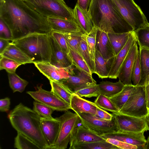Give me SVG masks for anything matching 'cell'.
<instances>
[{
  "label": "cell",
  "mask_w": 149,
  "mask_h": 149,
  "mask_svg": "<svg viewBox=\"0 0 149 149\" xmlns=\"http://www.w3.org/2000/svg\"><path fill=\"white\" fill-rule=\"evenodd\" d=\"M46 19L52 30L63 33H84L74 20L54 17Z\"/></svg>",
  "instance_id": "obj_18"
},
{
  "label": "cell",
  "mask_w": 149,
  "mask_h": 149,
  "mask_svg": "<svg viewBox=\"0 0 149 149\" xmlns=\"http://www.w3.org/2000/svg\"><path fill=\"white\" fill-rule=\"evenodd\" d=\"M141 69L139 53L135 62L131 74V79L134 86H139L141 79Z\"/></svg>",
  "instance_id": "obj_44"
},
{
  "label": "cell",
  "mask_w": 149,
  "mask_h": 149,
  "mask_svg": "<svg viewBox=\"0 0 149 149\" xmlns=\"http://www.w3.org/2000/svg\"><path fill=\"white\" fill-rule=\"evenodd\" d=\"M3 0H0V1H3Z\"/></svg>",
  "instance_id": "obj_54"
},
{
  "label": "cell",
  "mask_w": 149,
  "mask_h": 149,
  "mask_svg": "<svg viewBox=\"0 0 149 149\" xmlns=\"http://www.w3.org/2000/svg\"><path fill=\"white\" fill-rule=\"evenodd\" d=\"M77 113L82 125L99 135L118 131L113 117L111 120H107L98 118L88 113Z\"/></svg>",
  "instance_id": "obj_10"
},
{
  "label": "cell",
  "mask_w": 149,
  "mask_h": 149,
  "mask_svg": "<svg viewBox=\"0 0 149 149\" xmlns=\"http://www.w3.org/2000/svg\"><path fill=\"white\" fill-rule=\"evenodd\" d=\"M118 112L139 118L145 117L149 113L145 85L134 86L127 101Z\"/></svg>",
  "instance_id": "obj_6"
},
{
  "label": "cell",
  "mask_w": 149,
  "mask_h": 149,
  "mask_svg": "<svg viewBox=\"0 0 149 149\" xmlns=\"http://www.w3.org/2000/svg\"><path fill=\"white\" fill-rule=\"evenodd\" d=\"M97 28L94 27L88 34L86 35V40L90 58L95 66V59L96 51V36Z\"/></svg>",
  "instance_id": "obj_38"
},
{
  "label": "cell",
  "mask_w": 149,
  "mask_h": 149,
  "mask_svg": "<svg viewBox=\"0 0 149 149\" xmlns=\"http://www.w3.org/2000/svg\"><path fill=\"white\" fill-rule=\"evenodd\" d=\"M88 11L94 26L107 33L134 31L111 0H91Z\"/></svg>",
  "instance_id": "obj_2"
},
{
  "label": "cell",
  "mask_w": 149,
  "mask_h": 149,
  "mask_svg": "<svg viewBox=\"0 0 149 149\" xmlns=\"http://www.w3.org/2000/svg\"><path fill=\"white\" fill-rule=\"evenodd\" d=\"M8 117L17 132L30 139L40 149H49L42 131L40 117L33 109L20 103L10 112Z\"/></svg>",
  "instance_id": "obj_3"
},
{
  "label": "cell",
  "mask_w": 149,
  "mask_h": 149,
  "mask_svg": "<svg viewBox=\"0 0 149 149\" xmlns=\"http://www.w3.org/2000/svg\"><path fill=\"white\" fill-rule=\"evenodd\" d=\"M69 49L68 55L73 65L92 76V73L89 68L82 56L72 49L69 47Z\"/></svg>",
  "instance_id": "obj_37"
},
{
  "label": "cell",
  "mask_w": 149,
  "mask_h": 149,
  "mask_svg": "<svg viewBox=\"0 0 149 149\" xmlns=\"http://www.w3.org/2000/svg\"><path fill=\"white\" fill-rule=\"evenodd\" d=\"M96 107V112L94 116L95 117L100 119L107 120H111L113 118L112 113H109L97 105Z\"/></svg>",
  "instance_id": "obj_47"
},
{
  "label": "cell",
  "mask_w": 149,
  "mask_h": 149,
  "mask_svg": "<svg viewBox=\"0 0 149 149\" xmlns=\"http://www.w3.org/2000/svg\"><path fill=\"white\" fill-rule=\"evenodd\" d=\"M97 29L96 49L99 52L104 59L112 60L115 55L108 33Z\"/></svg>",
  "instance_id": "obj_21"
},
{
  "label": "cell",
  "mask_w": 149,
  "mask_h": 149,
  "mask_svg": "<svg viewBox=\"0 0 149 149\" xmlns=\"http://www.w3.org/2000/svg\"><path fill=\"white\" fill-rule=\"evenodd\" d=\"M51 91L62 99L70 104L72 94L73 93L59 81L49 80Z\"/></svg>",
  "instance_id": "obj_28"
},
{
  "label": "cell",
  "mask_w": 149,
  "mask_h": 149,
  "mask_svg": "<svg viewBox=\"0 0 149 149\" xmlns=\"http://www.w3.org/2000/svg\"><path fill=\"white\" fill-rule=\"evenodd\" d=\"M112 114L118 132H140L147 131L146 117L139 118L118 112Z\"/></svg>",
  "instance_id": "obj_11"
},
{
  "label": "cell",
  "mask_w": 149,
  "mask_h": 149,
  "mask_svg": "<svg viewBox=\"0 0 149 149\" xmlns=\"http://www.w3.org/2000/svg\"><path fill=\"white\" fill-rule=\"evenodd\" d=\"M143 149H149V136H148L147 139L146 140V143Z\"/></svg>",
  "instance_id": "obj_53"
},
{
  "label": "cell",
  "mask_w": 149,
  "mask_h": 149,
  "mask_svg": "<svg viewBox=\"0 0 149 149\" xmlns=\"http://www.w3.org/2000/svg\"><path fill=\"white\" fill-rule=\"evenodd\" d=\"M139 53L137 42L132 47L119 69L118 78L125 85H131V74L135 62Z\"/></svg>",
  "instance_id": "obj_14"
},
{
  "label": "cell",
  "mask_w": 149,
  "mask_h": 149,
  "mask_svg": "<svg viewBox=\"0 0 149 149\" xmlns=\"http://www.w3.org/2000/svg\"><path fill=\"white\" fill-rule=\"evenodd\" d=\"M49 37L52 52L50 63L64 69L68 73H71L74 65L69 55L61 48L50 33Z\"/></svg>",
  "instance_id": "obj_13"
},
{
  "label": "cell",
  "mask_w": 149,
  "mask_h": 149,
  "mask_svg": "<svg viewBox=\"0 0 149 149\" xmlns=\"http://www.w3.org/2000/svg\"><path fill=\"white\" fill-rule=\"evenodd\" d=\"M22 65L33 63L31 60L21 49L11 42L2 54Z\"/></svg>",
  "instance_id": "obj_24"
},
{
  "label": "cell",
  "mask_w": 149,
  "mask_h": 149,
  "mask_svg": "<svg viewBox=\"0 0 149 149\" xmlns=\"http://www.w3.org/2000/svg\"><path fill=\"white\" fill-rule=\"evenodd\" d=\"M0 18L10 29L13 40L33 33L49 34L52 31L46 18L23 0L0 1Z\"/></svg>",
  "instance_id": "obj_1"
},
{
  "label": "cell",
  "mask_w": 149,
  "mask_h": 149,
  "mask_svg": "<svg viewBox=\"0 0 149 149\" xmlns=\"http://www.w3.org/2000/svg\"><path fill=\"white\" fill-rule=\"evenodd\" d=\"M40 122L42 133L49 149H51L58 138L61 127V121L57 117L53 120L40 118Z\"/></svg>",
  "instance_id": "obj_17"
},
{
  "label": "cell",
  "mask_w": 149,
  "mask_h": 149,
  "mask_svg": "<svg viewBox=\"0 0 149 149\" xmlns=\"http://www.w3.org/2000/svg\"><path fill=\"white\" fill-rule=\"evenodd\" d=\"M99 141H106L101 136L92 132L82 125L78 126L73 132L69 148L77 143Z\"/></svg>",
  "instance_id": "obj_19"
},
{
  "label": "cell",
  "mask_w": 149,
  "mask_h": 149,
  "mask_svg": "<svg viewBox=\"0 0 149 149\" xmlns=\"http://www.w3.org/2000/svg\"><path fill=\"white\" fill-rule=\"evenodd\" d=\"M12 41L0 38V55L2 54Z\"/></svg>",
  "instance_id": "obj_50"
},
{
  "label": "cell",
  "mask_w": 149,
  "mask_h": 149,
  "mask_svg": "<svg viewBox=\"0 0 149 149\" xmlns=\"http://www.w3.org/2000/svg\"><path fill=\"white\" fill-rule=\"evenodd\" d=\"M137 42L135 33L133 31L126 44L112 61L109 67L108 78L116 79L119 69L128 52L133 45Z\"/></svg>",
  "instance_id": "obj_15"
},
{
  "label": "cell",
  "mask_w": 149,
  "mask_h": 149,
  "mask_svg": "<svg viewBox=\"0 0 149 149\" xmlns=\"http://www.w3.org/2000/svg\"><path fill=\"white\" fill-rule=\"evenodd\" d=\"M148 111H149V109H148Z\"/></svg>",
  "instance_id": "obj_55"
},
{
  "label": "cell",
  "mask_w": 149,
  "mask_h": 149,
  "mask_svg": "<svg viewBox=\"0 0 149 149\" xmlns=\"http://www.w3.org/2000/svg\"><path fill=\"white\" fill-rule=\"evenodd\" d=\"M91 0H77V4L81 9L88 11Z\"/></svg>",
  "instance_id": "obj_49"
},
{
  "label": "cell",
  "mask_w": 149,
  "mask_h": 149,
  "mask_svg": "<svg viewBox=\"0 0 149 149\" xmlns=\"http://www.w3.org/2000/svg\"><path fill=\"white\" fill-rule=\"evenodd\" d=\"M70 106L71 109L76 113H86L94 116L96 112V104L92 102L85 99L73 93L71 95Z\"/></svg>",
  "instance_id": "obj_22"
},
{
  "label": "cell",
  "mask_w": 149,
  "mask_h": 149,
  "mask_svg": "<svg viewBox=\"0 0 149 149\" xmlns=\"http://www.w3.org/2000/svg\"><path fill=\"white\" fill-rule=\"evenodd\" d=\"M126 21L135 31L148 22L140 7L133 0H111Z\"/></svg>",
  "instance_id": "obj_7"
},
{
  "label": "cell",
  "mask_w": 149,
  "mask_h": 149,
  "mask_svg": "<svg viewBox=\"0 0 149 149\" xmlns=\"http://www.w3.org/2000/svg\"><path fill=\"white\" fill-rule=\"evenodd\" d=\"M81 97H97L100 94L98 84H93L80 88L74 93Z\"/></svg>",
  "instance_id": "obj_39"
},
{
  "label": "cell",
  "mask_w": 149,
  "mask_h": 149,
  "mask_svg": "<svg viewBox=\"0 0 149 149\" xmlns=\"http://www.w3.org/2000/svg\"><path fill=\"white\" fill-rule=\"evenodd\" d=\"M36 91H28L26 93L36 101L42 103L54 111H66L71 109L70 104L67 102L51 91L43 89L41 86H38Z\"/></svg>",
  "instance_id": "obj_9"
},
{
  "label": "cell",
  "mask_w": 149,
  "mask_h": 149,
  "mask_svg": "<svg viewBox=\"0 0 149 149\" xmlns=\"http://www.w3.org/2000/svg\"><path fill=\"white\" fill-rule=\"evenodd\" d=\"M0 38L13 41L11 31L7 25L0 18Z\"/></svg>",
  "instance_id": "obj_45"
},
{
  "label": "cell",
  "mask_w": 149,
  "mask_h": 149,
  "mask_svg": "<svg viewBox=\"0 0 149 149\" xmlns=\"http://www.w3.org/2000/svg\"><path fill=\"white\" fill-rule=\"evenodd\" d=\"M107 142L117 146L119 149H138L136 145H132L121 141L115 139L107 138L106 139Z\"/></svg>",
  "instance_id": "obj_46"
},
{
  "label": "cell",
  "mask_w": 149,
  "mask_h": 149,
  "mask_svg": "<svg viewBox=\"0 0 149 149\" xmlns=\"http://www.w3.org/2000/svg\"><path fill=\"white\" fill-rule=\"evenodd\" d=\"M113 59L110 61L105 60L99 52L96 49L95 59V73L99 77L102 79L108 78L109 67Z\"/></svg>",
  "instance_id": "obj_26"
},
{
  "label": "cell",
  "mask_w": 149,
  "mask_h": 149,
  "mask_svg": "<svg viewBox=\"0 0 149 149\" xmlns=\"http://www.w3.org/2000/svg\"><path fill=\"white\" fill-rule=\"evenodd\" d=\"M50 34L61 48L68 54L70 52L69 47L64 34L63 33L52 30Z\"/></svg>",
  "instance_id": "obj_43"
},
{
  "label": "cell",
  "mask_w": 149,
  "mask_h": 149,
  "mask_svg": "<svg viewBox=\"0 0 149 149\" xmlns=\"http://www.w3.org/2000/svg\"><path fill=\"white\" fill-rule=\"evenodd\" d=\"M100 93L109 97H112L120 92L125 85L120 80L116 82L102 81L98 84Z\"/></svg>",
  "instance_id": "obj_25"
},
{
  "label": "cell",
  "mask_w": 149,
  "mask_h": 149,
  "mask_svg": "<svg viewBox=\"0 0 149 149\" xmlns=\"http://www.w3.org/2000/svg\"><path fill=\"white\" fill-rule=\"evenodd\" d=\"M33 10L46 17L75 20L73 10L64 0H23Z\"/></svg>",
  "instance_id": "obj_5"
},
{
  "label": "cell",
  "mask_w": 149,
  "mask_h": 149,
  "mask_svg": "<svg viewBox=\"0 0 149 149\" xmlns=\"http://www.w3.org/2000/svg\"><path fill=\"white\" fill-rule=\"evenodd\" d=\"M57 118L61 121V127L56 141L51 149H65L73 132L81 123L80 119L77 113L68 111Z\"/></svg>",
  "instance_id": "obj_8"
},
{
  "label": "cell",
  "mask_w": 149,
  "mask_h": 149,
  "mask_svg": "<svg viewBox=\"0 0 149 149\" xmlns=\"http://www.w3.org/2000/svg\"><path fill=\"white\" fill-rule=\"evenodd\" d=\"M134 86L133 85H125L123 90L110 100L119 110L128 99Z\"/></svg>",
  "instance_id": "obj_30"
},
{
  "label": "cell",
  "mask_w": 149,
  "mask_h": 149,
  "mask_svg": "<svg viewBox=\"0 0 149 149\" xmlns=\"http://www.w3.org/2000/svg\"><path fill=\"white\" fill-rule=\"evenodd\" d=\"M10 105V99L8 97L0 100V110L4 112L8 111L9 109Z\"/></svg>",
  "instance_id": "obj_48"
},
{
  "label": "cell",
  "mask_w": 149,
  "mask_h": 149,
  "mask_svg": "<svg viewBox=\"0 0 149 149\" xmlns=\"http://www.w3.org/2000/svg\"><path fill=\"white\" fill-rule=\"evenodd\" d=\"M38 70L49 80L59 81L68 76V73L64 69L57 67L49 62L35 63Z\"/></svg>",
  "instance_id": "obj_20"
},
{
  "label": "cell",
  "mask_w": 149,
  "mask_h": 149,
  "mask_svg": "<svg viewBox=\"0 0 149 149\" xmlns=\"http://www.w3.org/2000/svg\"><path fill=\"white\" fill-rule=\"evenodd\" d=\"M59 81L73 93L84 86L97 84L92 75L74 65L72 72L68 73V77Z\"/></svg>",
  "instance_id": "obj_12"
},
{
  "label": "cell",
  "mask_w": 149,
  "mask_h": 149,
  "mask_svg": "<svg viewBox=\"0 0 149 149\" xmlns=\"http://www.w3.org/2000/svg\"><path fill=\"white\" fill-rule=\"evenodd\" d=\"M21 65L13 60L0 55V70L4 69L8 73H14L17 68Z\"/></svg>",
  "instance_id": "obj_42"
},
{
  "label": "cell",
  "mask_w": 149,
  "mask_h": 149,
  "mask_svg": "<svg viewBox=\"0 0 149 149\" xmlns=\"http://www.w3.org/2000/svg\"><path fill=\"white\" fill-rule=\"evenodd\" d=\"M11 42L23 52L33 63L50 62L52 52L49 34L32 33Z\"/></svg>",
  "instance_id": "obj_4"
},
{
  "label": "cell",
  "mask_w": 149,
  "mask_h": 149,
  "mask_svg": "<svg viewBox=\"0 0 149 149\" xmlns=\"http://www.w3.org/2000/svg\"><path fill=\"white\" fill-rule=\"evenodd\" d=\"M145 90L147 107L149 109V75L147 77L145 83Z\"/></svg>",
  "instance_id": "obj_51"
},
{
  "label": "cell",
  "mask_w": 149,
  "mask_h": 149,
  "mask_svg": "<svg viewBox=\"0 0 149 149\" xmlns=\"http://www.w3.org/2000/svg\"><path fill=\"white\" fill-rule=\"evenodd\" d=\"M33 110L41 118L53 120L52 114L54 110L51 107L37 101L33 102Z\"/></svg>",
  "instance_id": "obj_40"
},
{
  "label": "cell",
  "mask_w": 149,
  "mask_h": 149,
  "mask_svg": "<svg viewBox=\"0 0 149 149\" xmlns=\"http://www.w3.org/2000/svg\"><path fill=\"white\" fill-rule=\"evenodd\" d=\"M139 55L141 76L139 86H144L146 78L149 75V49H139Z\"/></svg>",
  "instance_id": "obj_29"
},
{
  "label": "cell",
  "mask_w": 149,
  "mask_h": 149,
  "mask_svg": "<svg viewBox=\"0 0 149 149\" xmlns=\"http://www.w3.org/2000/svg\"><path fill=\"white\" fill-rule=\"evenodd\" d=\"M132 31L120 33H107L115 56L125 45Z\"/></svg>",
  "instance_id": "obj_27"
},
{
  "label": "cell",
  "mask_w": 149,
  "mask_h": 149,
  "mask_svg": "<svg viewBox=\"0 0 149 149\" xmlns=\"http://www.w3.org/2000/svg\"><path fill=\"white\" fill-rule=\"evenodd\" d=\"M146 130H149V113L146 117Z\"/></svg>",
  "instance_id": "obj_52"
},
{
  "label": "cell",
  "mask_w": 149,
  "mask_h": 149,
  "mask_svg": "<svg viewBox=\"0 0 149 149\" xmlns=\"http://www.w3.org/2000/svg\"><path fill=\"white\" fill-rule=\"evenodd\" d=\"M69 149H115L117 146L106 141H95L75 144Z\"/></svg>",
  "instance_id": "obj_31"
},
{
  "label": "cell",
  "mask_w": 149,
  "mask_h": 149,
  "mask_svg": "<svg viewBox=\"0 0 149 149\" xmlns=\"http://www.w3.org/2000/svg\"><path fill=\"white\" fill-rule=\"evenodd\" d=\"M8 75L9 86L13 93L23 92L28 84V82L21 78L15 72L8 73Z\"/></svg>",
  "instance_id": "obj_33"
},
{
  "label": "cell",
  "mask_w": 149,
  "mask_h": 149,
  "mask_svg": "<svg viewBox=\"0 0 149 149\" xmlns=\"http://www.w3.org/2000/svg\"><path fill=\"white\" fill-rule=\"evenodd\" d=\"M144 131L140 132H116L105 134L101 136L105 139L111 138L136 145L138 149H143L146 143L144 135Z\"/></svg>",
  "instance_id": "obj_16"
},
{
  "label": "cell",
  "mask_w": 149,
  "mask_h": 149,
  "mask_svg": "<svg viewBox=\"0 0 149 149\" xmlns=\"http://www.w3.org/2000/svg\"><path fill=\"white\" fill-rule=\"evenodd\" d=\"M66 38L69 47L81 55L79 44L84 33H63Z\"/></svg>",
  "instance_id": "obj_41"
},
{
  "label": "cell",
  "mask_w": 149,
  "mask_h": 149,
  "mask_svg": "<svg viewBox=\"0 0 149 149\" xmlns=\"http://www.w3.org/2000/svg\"><path fill=\"white\" fill-rule=\"evenodd\" d=\"M94 103L101 108L112 113L119 112V110L113 103L110 98L102 94H100L95 99Z\"/></svg>",
  "instance_id": "obj_35"
},
{
  "label": "cell",
  "mask_w": 149,
  "mask_h": 149,
  "mask_svg": "<svg viewBox=\"0 0 149 149\" xmlns=\"http://www.w3.org/2000/svg\"><path fill=\"white\" fill-rule=\"evenodd\" d=\"M14 147L18 149H40L32 140L21 133L18 132L15 138Z\"/></svg>",
  "instance_id": "obj_34"
},
{
  "label": "cell",
  "mask_w": 149,
  "mask_h": 149,
  "mask_svg": "<svg viewBox=\"0 0 149 149\" xmlns=\"http://www.w3.org/2000/svg\"><path fill=\"white\" fill-rule=\"evenodd\" d=\"M79 49L81 55L84 60L92 73H95V67L93 64L90 56L87 44L86 34L84 33L82 36V38L79 44Z\"/></svg>",
  "instance_id": "obj_36"
},
{
  "label": "cell",
  "mask_w": 149,
  "mask_h": 149,
  "mask_svg": "<svg viewBox=\"0 0 149 149\" xmlns=\"http://www.w3.org/2000/svg\"><path fill=\"white\" fill-rule=\"evenodd\" d=\"M139 49H149V23L134 31Z\"/></svg>",
  "instance_id": "obj_32"
},
{
  "label": "cell",
  "mask_w": 149,
  "mask_h": 149,
  "mask_svg": "<svg viewBox=\"0 0 149 149\" xmlns=\"http://www.w3.org/2000/svg\"><path fill=\"white\" fill-rule=\"evenodd\" d=\"M74 19L84 33L88 34L94 26L88 11L81 9L76 4L73 9Z\"/></svg>",
  "instance_id": "obj_23"
}]
</instances>
